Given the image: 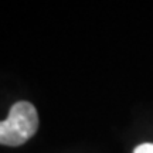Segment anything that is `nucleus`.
<instances>
[{
  "instance_id": "1",
  "label": "nucleus",
  "mask_w": 153,
  "mask_h": 153,
  "mask_svg": "<svg viewBox=\"0 0 153 153\" xmlns=\"http://www.w3.org/2000/svg\"><path fill=\"white\" fill-rule=\"evenodd\" d=\"M38 115L34 105L22 101L10 108L7 119L0 122V145L20 146L36 135Z\"/></svg>"
},
{
  "instance_id": "2",
  "label": "nucleus",
  "mask_w": 153,
  "mask_h": 153,
  "mask_svg": "<svg viewBox=\"0 0 153 153\" xmlns=\"http://www.w3.org/2000/svg\"><path fill=\"white\" fill-rule=\"evenodd\" d=\"M133 153H153V143H143L139 145Z\"/></svg>"
}]
</instances>
